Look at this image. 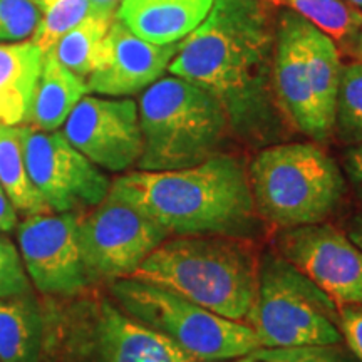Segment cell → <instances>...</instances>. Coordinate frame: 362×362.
<instances>
[{
  "mask_svg": "<svg viewBox=\"0 0 362 362\" xmlns=\"http://www.w3.org/2000/svg\"><path fill=\"white\" fill-rule=\"evenodd\" d=\"M34 4H37V6L40 7V11H44L45 7H49L51 6V4L54 2V0H33Z\"/></svg>",
  "mask_w": 362,
  "mask_h": 362,
  "instance_id": "36",
  "label": "cell"
},
{
  "mask_svg": "<svg viewBox=\"0 0 362 362\" xmlns=\"http://www.w3.org/2000/svg\"><path fill=\"white\" fill-rule=\"evenodd\" d=\"M248 181L262 220L279 230L322 223L347 192L337 163L314 141L260 148L248 165Z\"/></svg>",
  "mask_w": 362,
  "mask_h": 362,
  "instance_id": "5",
  "label": "cell"
},
{
  "mask_svg": "<svg viewBox=\"0 0 362 362\" xmlns=\"http://www.w3.org/2000/svg\"><path fill=\"white\" fill-rule=\"evenodd\" d=\"M110 293L126 314L165 336L193 361L235 359L260 347L248 324L225 319L161 285L128 277L111 282Z\"/></svg>",
  "mask_w": 362,
  "mask_h": 362,
  "instance_id": "7",
  "label": "cell"
},
{
  "mask_svg": "<svg viewBox=\"0 0 362 362\" xmlns=\"http://www.w3.org/2000/svg\"><path fill=\"white\" fill-rule=\"evenodd\" d=\"M351 52L357 57V61H362V29L359 30V34H357L354 44H352Z\"/></svg>",
  "mask_w": 362,
  "mask_h": 362,
  "instance_id": "35",
  "label": "cell"
},
{
  "mask_svg": "<svg viewBox=\"0 0 362 362\" xmlns=\"http://www.w3.org/2000/svg\"><path fill=\"white\" fill-rule=\"evenodd\" d=\"M170 237L160 223L129 203L107 197L79 215L78 243L89 285L133 277Z\"/></svg>",
  "mask_w": 362,
  "mask_h": 362,
  "instance_id": "9",
  "label": "cell"
},
{
  "mask_svg": "<svg viewBox=\"0 0 362 362\" xmlns=\"http://www.w3.org/2000/svg\"><path fill=\"white\" fill-rule=\"evenodd\" d=\"M339 330L347 349L362 362V305L339 307Z\"/></svg>",
  "mask_w": 362,
  "mask_h": 362,
  "instance_id": "29",
  "label": "cell"
},
{
  "mask_svg": "<svg viewBox=\"0 0 362 362\" xmlns=\"http://www.w3.org/2000/svg\"><path fill=\"white\" fill-rule=\"evenodd\" d=\"M245 324L260 347L342 342L336 302L275 248L260 257L259 287Z\"/></svg>",
  "mask_w": 362,
  "mask_h": 362,
  "instance_id": "8",
  "label": "cell"
},
{
  "mask_svg": "<svg viewBox=\"0 0 362 362\" xmlns=\"http://www.w3.org/2000/svg\"><path fill=\"white\" fill-rule=\"evenodd\" d=\"M107 197L141 210L170 237L221 235L252 240L264 230L248 166L230 153L183 170L128 171L111 181Z\"/></svg>",
  "mask_w": 362,
  "mask_h": 362,
  "instance_id": "2",
  "label": "cell"
},
{
  "mask_svg": "<svg viewBox=\"0 0 362 362\" xmlns=\"http://www.w3.org/2000/svg\"><path fill=\"white\" fill-rule=\"evenodd\" d=\"M344 171L362 202V143L351 144L344 153Z\"/></svg>",
  "mask_w": 362,
  "mask_h": 362,
  "instance_id": "30",
  "label": "cell"
},
{
  "mask_svg": "<svg viewBox=\"0 0 362 362\" xmlns=\"http://www.w3.org/2000/svg\"><path fill=\"white\" fill-rule=\"evenodd\" d=\"M334 133L346 144L362 143V61L342 66Z\"/></svg>",
  "mask_w": 362,
  "mask_h": 362,
  "instance_id": "24",
  "label": "cell"
},
{
  "mask_svg": "<svg viewBox=\"0 0 362 362\" xmlns=\"http://www.w3.org/2000/svg\"><path fill=\"white\" fill-rule=\"evenodd\" d=\"M349 2H351V4H354L356 7H359L361 11H362V0H349Z\"/></svg>",
  "mask_w": 362,
  "mask_h": 362,
  "instance_id": "37",
  "label": "cell"
},
{
  "mask_svg": "<svg viewBox=\"0 0 362 362\" xmlns=\"http://www.w3.org/2000/svg\"><path fill=\"white\" fill-rule=\"evenodd\" d=\"M181 42H148L115 17L104 37L96 69L86 79L89 93L107 98H128L143 93L168 71Z\"/></svg>",
  "mask_w": 362,
  "mask_h": 362,
  "instance_id": "14",
  "label": "cell"
},
{
  "mask_svg": "<svg viewBox=\"0 0 362 362\" xmlns=\"http://www.w3.org/2000/svg\"><path fill=\"white\" fill-rule=\"evenodd\" d=\"M86 94H89L86 79L62 66L52 52H47L27 124L40 131H57Z\"/></svg>",
  "mask_w": 362,
  "mask_h": 362,
  "instance_id": "19",
  "label": "cell"
},
{
  "mask_svg": "<svg viewBox=\"0 0 362 362\" xmlns=\"http://www.w3.org/2000/svg\"><path fill=\"white\" fill-rule=\"evenodd\" d=\"M0 187L17 214L24 216L51 214L30 180L24 158V126L0 124Z\"/></svg>",
  "mask_w": 362,
  "mask_h": 362,
  "instance_id": "20",
  "label": "cell"
},
{
  "mask_svg": "<svg viewBox=\"0 0 362 362\" xmlns=\"http://www.w3.org/2000/svg\"><path fill=\"white\" fill-rule=\"evenodd\" d=\"M33 291L29 275L17 250V245L0 232V298L21 296Z\"/></svg>",
  "mask_w": 362,
  "mask_h": 362,
  "instance_id": "28",
  "label": "cell"
},
{
  "mask_svg": "<svg viewBox=\"0 0 362 362\" xmlns=\"http://www.w3.org/2000/svg\"><path fill=\"white\" fill-rule=\"evenodd\" d=\"M66 300L45 305L51 362H193L112 298L81 293Z\"/></svg>",
  "mask_w": 362,
  "mask_h": 362,
  "instance_id": "6",
  "label": "cell"
},
{
  "mask_svg": "<svg viewBox=\"0 0 362 362\" xmlns=\"http://www.w3.org/2000/svg\"><path fill=\"white\" fill-rule=\"evenodd\" d=\"M42 11L33 0H0V44L34 37Z\"/></svg>",
  "mask_w": 362,
  "mask_h": 362,
  "instance_id": "26",
  "label": "cell"
},
{
  "mask_svg": "<svg viewBox=\"0 0 362 362\" xmlns=\"http://www.w3.org/2000/svg\"><path fill=\"white\" fill-rule=\"evenodd\" d=\"M297 12L309 21L334 44L351 51L352 44L362 29V11L349 0H267Z\"/></svg>",
  "mask_w": 362,
  "mask_h": 362,
  "instance_id": "22",
  "label": "cell"
},
{
  "mask_svg": "<svg viewBox=\"0 0 362 362\" xmlns=\"http://www.w3.org/2000/svg\"><path fill=\"white\" fill-rule=\"evenodd\" d=\"M123 0H89V16L112 21Z\"/></svg>",
  "mask_w": 362,
  "mask_h": 362,
  "instance_id": "32",
  "label": "cell"
},
{
  "mask_svg": "<svg viewBox=\"0 0 362 362\" xmlns=\"http://www.w3.org/2000/svg\"><path fill=\"white\" fill-rule=\"evenodd\" d=\"M193 362H203V361H193ZM214 362H260L259 357H257L255 351L250 352V354L247 356H240V357H235V359H226V361H214Z\"/></svg>",
  "mask_w": 362,
  "mask_h": 362,
  "instance_id": "34",
  "label": "cell"
},
{
  "mask_svg": "<svg viewBox=\"0 0 362 362\" xmlns=\"http://www.w3.org/2000/svg\"><path fill=\"white\" fill-rule=\"evenodd\" d=\"M305 19L291 8L277 13L274 81L277 99L293 129L315 143L332 136L320 117L305 61Z\"/></svg>",
  "mask_w": 362,
  "mask_h": 362,
  "instance_id": "15",
  "label": "cell"
},
{
  "mask_svg": "<svg viewBox=\"0 0 362 362\" xmlns=\"http://www.w3.org/2000/svg\"><path fill=\"white\" fill-rule=\"evenodd\" d=\"M45 342L47 315L34 292L0 298V362H42Z\"/></svg>",
  "mask_w": 362,
  "mask_h": 362,
  "instance_id": "18",
  "label": "cell"
},
{
  "mask_svg": "<svg viewBox=\"0 0 362 362\" xmlns=\"http://www.w3.org/2000/svg\"><path fill=\"white\" fill-rule=\"evenodd\" d=\"M347 235L352 242L362 250V216H354L349 223H347Z\"/></svg>",
  "mask_w": 362,
  "mask_h": 362,
  "instance_id": "33",
  "label": "cell"
},
{
  "mask_svg": "<svg viewBox=\"0 0 362 362\" xmlns=\"http://www.w3.org/2000/svg\"><path fill=\"white\" fill-rule=\"evenodd\" d=\"M215 0H123L116 19L153 44H176L206 19Z\"/></svg>",
  "mask_w": 362,
  "mask_h": 362,
  "instance_id": "16",
  "label": "cell"
},
{
  "mask_svg": "<svg viewBox=\"0 0 362 362\" xmlns=\"http://www.w3.org/2000/svg\"><path fill=\"white\" fill-rule=\"evenodd\" d=\"M88 16L89 0H54L51 6L42 11L37 30L30 40L45 56L52 51L62 35L69 33L72 27L78 25Z\"/></svg>",
  "mask_w": 362,
  "mask_h": 362,
  "instance_id": "25",
  "label": "cell"
},
{
  "mask_svg": "<svg viewBox=\"0 0 362 362\" xmlns=\"http://www.w3.org/2000/svg\"><path fill=\"white\" fill-rule=\"evenodd\" d=\"M275 40L277 13L267 0H215L168 72L208 90L240 141L259 149L282 143L292 126L275 90Z\"/></svg>",
  "mask_w": 362,
  "mask_h": 362,
  "instance_id": "1",
  "label": "cell"
},
{
  "mask_svg": "<svg viewBox=\"0 0 362 362\" xmlns=\"http://www.w3.org/2000/svg\"><path fill=\"white\" fill-rule=\"evenodd\" d=\"M62 126L67 141L98 168L123 173L138 166L143 134L133 99L86 94Z\"/></svg>",
  "mask_w": 362,
  "mask_h": 362,
  "instance_id": "13",
  "label": "cell"
},
{
  "mask_svg": "<svg viewBox=\"0 0 362 362\" xmlns=\"http://www.w3.org/2000/svg\"><path fill=\"white\" fill-rule=\"evenodd\" d=\"M24 158L34 187L54 214H83L110 194L111 180L59 131L24 126Z\"/></svg>",
  "mask_w": 362,
  "mask_h": 362,
  "instance_id": "10",
  "label": "cell"
},
{
  "mask_svg": "<svg viewBox=\"0 0 362 362\" xmlns=\"http://www.w3.org/2000/svg\"><path fill=\"white\" fill-rule=\"evenodd\" d=\"M275 250L341 305H362V250L337 226L280 228Z\"/></svg>",
  "mask_w": 362,
  "mask_h": 362,
  "instance_id": "12",
  "label": "cell"
},
{
  "mask_svg": "<svg viewBox=\"0 0 362 362\" xmlns=\"http://www.w3.org/2000/svg\"><path fill=\"white\" fill-rule=\"evenodd\" d=\"M17 211L16 208L12 206L11 200L4 192V188L0 187V232L8 233L12 230L17 228L19 221H17Z\"/></svg>",
  "mask_w": 362,
  "mask_h": 362,
  "instance_id": "31",
  "label": "cell"
},
{
  "mask_svg": "<svg viewBox=\"0 0 362 362\" xmlns=\"http://www.w3.org/2000/svg\"><path fill=\"white\" fill-rule=\"evenodd\" d=\"M42 61L33 40L0 44V124H27Z\"/></svg>",
  "mask_w": 362,
  "mask_h": 362,
  "instance_id": "17",
  "label": "cell"
},
{
  "mask_svg": "<svg viewBox=\"0 0 362 362\" xmlns=\"http://www.w3.org/2000/svg\"><path fill=\"white\" fill-rule=\"evenodd\" d=\"M250 240L221 235L168 237L133 277L161 285L225 319L245 322L259 287Z\"/></svg>",
  "mask_w": 362,
  "mask_h": 362,
  "instance_id": "3",
  "label": "cell"
},
{
  "mask_svg": "<svg viewBox=\"0 0 362 362\" xmlns=\"http://www.w3.org/2000/svg\"><path fill=\"white\" fill-rule=\"evenodd\" d=\"M111 21L96 16H88L69 33L62 35L54 45V57L67 69L88 79V76L96 69L101 57L103 42L110 30Z\"/></svg>",
  "mask_w": 362,
  "mask_h": 362,
  "instance_id": "23",
  "label": "cell"
},
{
  "mask_svg": "<svg viewBox=\"0 0 362 362\" xmlns=\"http://www.w3.org/2000/svg\"><path fill=\"white\" fill-rule=\"evenodd\" d=\"M305 61L320 117L334 134V112L342 72L341 56L334 40L309 21L305 22Z\"/></svg>",
  "mask_w": 362,
  "mask_h": 362,
  "instance_id": "21",
  "label": "cell"
},
{
  "mask_svg": "<svg viewBox=\"0 0 362 362\" xmlns=\"http://www.w3.org/2000/svg\"><path fill=\"white\" fill-rule=\"evenodd\" d=\"M81 214L25 216L17 225V250L30 284L51 298L78 297L89 287L78 243Z\"/></svg>",
  "mask_w": 362,
  "mask_h": 362,
  "instance_id": "11",
  "label": "cell"
},
{
  "mask_svg": "<svg viewBox=\"0 0 362 362\" xmlns=\"http://www.w3.org/2000/svg\"><path fill=\"white\" fill-rule=\"evenodd\" d=\"M260 362H359L347 347L300 346V347H259L255 351Z\"/></svg>",
  "mask_w": 362,
  "mask_h": 362,
  "instance_id": "27",
  "label": "cell"
},
{
  "mask_svg": "<svg viewBox=\"0 0 362 362\" xmlns=\"http://www.w3.org/2000/svg\"><path fill=\"white\" fill-rule=\"evenodd\" d=\"M143 153L138 170L197 166L220 153L232 134L220 103L189 81L168 76L143 90L138 104Z\"/></svg>",
  "mask_w": 362,
  "mask_h": 362,
  "instance_id": "4",
  "label": "cell"
}]
</instances>
